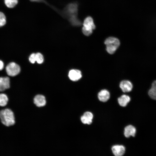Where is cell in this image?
<instances>
[{
	"mask_svg": "<svg viewBox=\"0 0 156 156\" xmlns=\"http://www.w3.org/2000/svg\"><path fill=\"white\" fill-rule=\"evenodd\" d=\"M20 66L14 62L9 63L6 66V70L7 74L10 76H14L19 73L20 71Z\"/></svg>",
	"mask_w": 156,
	"mask_h": 156,
	"instance_id": "277c9868",
	"label": "cell"
},
{
	"mask_svg": "<svg viewBox=\"0 0 156 156\" xmlns=\"http://www.w3.org/2000/svg\"><path fill=\"white\" fill-rule=\"evenodd\" d=\"M130 100V97L125 94L122 95L118 99V102L119 105L122 107L126 106Z\"/></svg>",
	"mask_w": 156,
	"mask_h": 156,
	"instance_id": "4fadbf2b",
	"label": "cell"
},
{
	"mask_svg": "<svg viewBox=\"0 0 156 156\" xmlns=\"http://www.w3.org/2000/svg\"><path fill=\"white\" fill-rule=\"evenodd\" d=\"M0 120L4 126L10 127L16 123L15 115L13 110L8 107L0 110Z\"/></svg>",
	"mask_w": 156,
	"mask_h": 156,
	"instance_id": "6da1fadb",
	"label": "cell"
},
{
	"mask_svg": "<svg viewBox=\"0 0 156 156\" xmlns=\"http://www.w3.org/2000/svg\"><path fill=\"white\" fill-rule=\"evenodd\" d=\"M10 87V80L8 77H0V92L5 91Z\"/></svg>",
	"mask_w": 156,
	"mask_h": 156,
	"instance_id": "30bf717a",
	"label": "cell"
},
{
	"mask_svg": "<svg viewBox=\"0 0 156 156\" xmlns=\"http://www.w3.org/2000/svg\"><path fill=\"white\" fill-rule=\"evenodd\" d=\"M4 67V64L3 62L0 60V70L3 69Z\"/></svg>",
	"mask_w": 156,
	"mask_h": 156,
	"instance_id": "44dd1931",
	"label": "cell"
},
{
	"mask_svg": "<svg viewBox=\"0 0 156 156\" xmlns=\"http://www.w3.org/2000/svg\"><path fill=\"white\" fill-rule=\"evenodd\" d=\"M120 87L123 92H128L131 91L133 88V85L129 81L124 80L120 82Z\"/></svg>",
	"mask_w": 156,
	"mask_h": 156,
	"instance_id": "ba28073f",
	"label": "cell"
},
{
	"mask_svg": "<svg viewBox=\"0 0 156 156\" xmlns=\"http://www.w3.org/2000/svg\"><path fill=\"white\" fill-rule=\"evenodd\" d=\"M29 0L31 2H43L49 5L48 3L46 1H45V0Z\"/></svg>",
	"mask_w": 156,
	"mask_h": 156,
	"instance_id": "ffe728a7",
	"label": "cell"
},
{
	"mask_svg": "<svg viewBox=\"0 0 156 156\" xmlns=\"http://www.w3.org/2000/svg\"><path fill=\"white\" fill-rule=\"evenodd\" d=\"M98 97L99 100L103 102H105L109 99L110 94L109 92L106 89L101 90L98 94Z\"/></svg>",
	"mask_w": 156,
	"mask_h": 156,
	"instance_id": "8fae6325",
	"label": "cell"
},
{
	"mask_svg": "<svg viewBox=\"0 0 156 156\" xmlns=\"http://www.w3.org/2000/svg\"><path fill=\"white\" fill-rule=\"evenodd\" d=\"M113 154L115 156H122L125 153V148L122 145H115L112 148Z\"/></svg>",
	"mask_w": 156,
	"mask_h": 156,
	"instance_id": "9c48e42d",
	"label": "cell"
},
{
	"mask_svg": "<svg viewBox=\"0 0 156 156\" xmlns=\"http://www.w3.org/2000/svg\"><path fill=\"white\" fill-rule=\"evenodd\" d=\"M148 94L151 98L156 100V80L154 81L152 83L151 87L149 90Z\"/></svg>",
	"mask_w": 156,
	"mask_h": 156,
	"instance_id": "5bb4252c",
	"label": "cell"
},
{
	"mask_svg": "<svg viewBox=\"0 0 156 156\" xmlns=\"http://www.w3.org/2000/svg\"><path fill=\"white\" fill-rule=\"evenodd\" d=\"M69 79L73 81H76L80 79L82 75L81 71L78 70L73 69L70 70L68 73Z\"/></svg>",
	"mask_w": 156,
	"mask_h": 156,
	"instance_id": "8992f818",
	"label": "cell"
},
{
	"mask_svg": "<svg viewBox=\"0 0 156 156\" xmlns=\"http://www.w3.org/2000/svg\"><path fill=\"white\" fill-rule=\"evenodd\" d=\"M136 130L133 126L129 125L126 127L124 129V135L127 138L130 136L134 137L136 133Z\"/></svg>",
	"mask_w": 156,
	"mask_h": 156,
	"instance_id": "7c38bea8",
	"label": "cell"
},
{
	"mask_svg": "<svg viewBox=\"0 0 156 156\" xmlns=\"http://www.w3.org/2000/svg\"><path fill=\"white\" fill-rule=\"evenodd\" d=\"M93 118V114L91 112H86L81 117L80 120L83 124L90 125L92 122Z\"/></svg>",
	"mask_w": 156,
	"mask_h": 156,
	"instance_id": "52a82bcc",
	"label": "cell"
},
{
	"mask_svg": "<svg viewBox=\"0 0 156 156\" xmlns=\"http://www.w3.org/2000/svg\"><path fill=\"white\" fill-rule=\"evenodd\" d=\"M29 60L30 62L32 63H34L36 62V53H33L31 54L29 57Z\"/></svg>",
	"mask_w": 156,
	"mask_h": 156,
	"instance_id": "d6986e66",
	"label": "cell"
},
{
	"mask_svg": "<svg viewBox=\"0 0 156 156\" xmlns=\"http://www.w3.org/2000/svg\"><path fill=\"white\" fill-rule=\"evenodd\" d=\"M18 0H4L6 6L9 8L14 7L17 4Z\"/></svg>",
	"mask_w": 156,
	"mask_h": 156,
	"instance_id": "2e32d148",
	"label": "cell"
},
{
	"mask_svg": "<svg viewBox=\"0 0 156 156\" xmlns=\"http://www.w3.org/2000/svg\"><path fill=\"white\" fill-rule=\"evenodd\" d=\"M9 98L7 95L5 93L0 94V107H4L8 105Z\"/></svg>",
	"mask_w": 156,
	"mask_h": 156,
	"instance_id": "9a60e30c",
	"label": "cell"
},
{
	"mask_svg": "<svg viewBox=\"0 0 156 156\" xmlns=\"http://www.w3.org/2000/svg\"><path fill=\"white\" fill-rule=\"evenodd\" d=\"M36 62L39 64L43 63L44 61V58L42 55L40 53H36Z\"/></svg>",
	"mask_w": 156,
	"mask_h": 156,
	"instance_id": "ac0fdd59",
	"label": "cell"
},
{
	"mask_svg": "<svg viewBox=\"0 0 156 156\" xmlns=\"http://www.w3.org/2000/svg\"><path fill=\"white\" fill-rule=\"evenodd\" d=\"M104 43L106 46V50L109 54H114L120 45L119 40L117 38L110 37L105 40Z\"/></svg>",
	"mask_w": 156,
	"mask_h": 156,
	"instance_id": "7a4b0ae2",
	"label": "cell"
},
{
	"mask_svg": "<svg viewBox=\"0 0 156 156\" xmlns=\"http://www.w3.org/2000/svg\"><path fill=\"white\" fill-rule=\"evenodd\" d=\"M95 26L92 18L88 16L84 20L83 23L82 31L83 34L86 36H89L92 33L93 30L95 29Z\"/></svg>",
	"mask_w": 156,
	"mask_h": 156,
	"instance_id": "3957f363",
	"label": "cell"
},
{
	"mask_svg": "<svg viewBox=\"0 0 156 156\" xmlns=\"http://www.w3.org/2000/svg\"><path fill=\"white\" fill-rule=\"evenodd\" d=\"M34 103L37 107H43L45 106L47 103L46 98L42 95L37 94L34 99Z\"/></svg>",
	"mask_w": 156,
	"mask_h": 156,
	"instance_id": "5b68a950",
	"label": "cell"
},
{
	"mask_svg": "<svg viewBox=\"0 0 156 156\" xmlns=\"http://www.w3.org/2000/svg\"><path fill=\"white\" fill-rule=\"evenodd\" d=\"M6 17L5 14L0 11V27L4 26L6 23Z\"/></svg>",
	"mask_w": 156,
	"mask_h": 156,
	"instance_id": "e0dca14e",
	"label": "cell"
}]
</instances>
